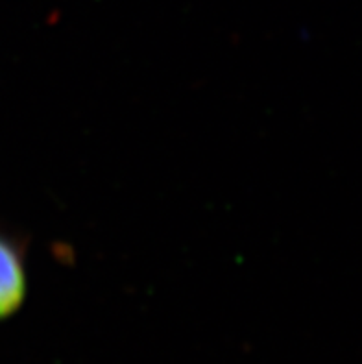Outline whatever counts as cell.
I'll return each instance as SVG.
<instances>
[{
    "mask_svg": "<svg viewBox=\"0 0 362 364\" xmlns=\"http://www.w3.org/2000/svg\"><path fill=\"white\" fill-rule=\"evenodd\" d=\"M26 298V268L23 252L0 233V322L14 316Z\"/></svg>",
    "mask_w": 362,
    "mask_h": 364,
    "instance_id": "1",
    "label": "cell"
}]
</instances>
